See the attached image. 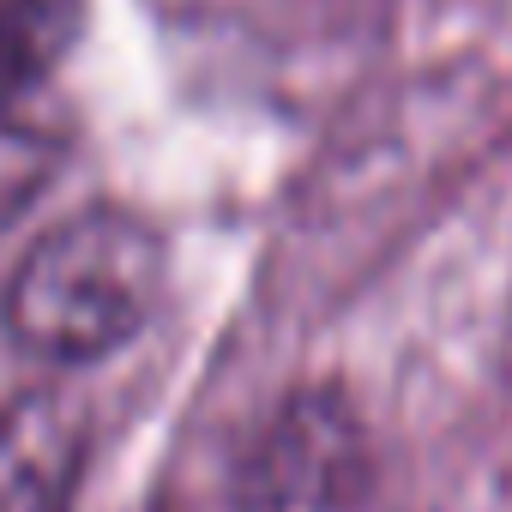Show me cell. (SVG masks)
I'll return each mask as SVG.
<instances>
[{"instance_id":"obj_1","label":"cell","mask_w":512,"mask_h":512,"mask_svg":"<svg viewBox=\"0 0 512 512\" xmlns=\"http://www.w3.org/2000/svg\"><path fill=\"white\" fill-rule=\"evenodd\" d=\"M163 272V235L139 211H73L19 260L7 284V332L43 362H97L151 320Z\"/></svg>"},{"instance_id":"obj_2","label":"cell","mask_w":512,"mask_h":512,"mask_svg":"<svg viewBox=\"0 0 512 512\" xmlns=\"http://www.w3.org/2000/svg\"><path fill=\"white\" fill-rule=\"evenodd\" d=\"M374 440L332 386L290 392L229 476V512H368Z\"/></svg>"},{"instance_id":"obj_5","label":"cell","mask_w":512,"mask_h":512,"mask_svg":"<svg viewBox=\"0 0 512 512\" xmlns=\"http://www.w3.org/2000/svg\"><path fill=\"white\" fill-rule=\"evenodd\" d=\"M67 157V121L49 103L0 97V223H13L43 199Z\"/></svg>"},{"instance_id":"obj_3","label":"cell","mask_w":512,"mask_h":512,"mask_svg":"<svg viewBox=\"0 0 512 512\" xmlns=\"http://www.w3.org/2000/svg\"><path fill=\"white\" fill-rule=\"evenodd\" d=\"M91 458V410L37 386L0 410V512H67Z\"/></svg>"},{"instance_id":"obj_4","label":"cell","mask_w":512,"mask_h":512,"mask_svg":"<svg viewBox=\"0 0 512 512\" xmlns=\"http://www.w3.org/2000/svg\"><path fill=\"white\" fill-rule=\"evenodd\" d=\"M85 37V0H0V97L49 103Z\"/></svg>"}]
</instances>
